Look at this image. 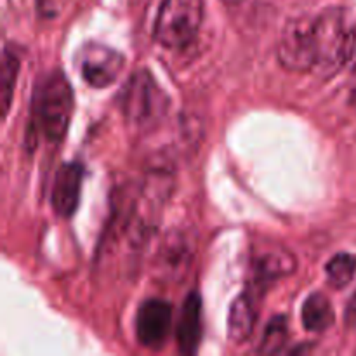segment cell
Listing matches in <instances>:
<instances>
[{
  "label": "cell",
  "mask_w": 356,
  "mask_h": 356,
  "mask_svg": "<svg viewBox=\"0 0 356 356\" xmlns=\"http://www.w3.org/2000/svg\"><path fill=\"white\" fill-rule=\"evenodd\" d=\"M117 104L125 120L139 131L155 127L169 111V97L148 70H138L129 76Z\"/></svg>",
  "instance_id": "cell-1"
},
{
  "label": "cell",
  "mask_w": 356,
  "mask_h": 356,
  "mask_svg": "<svg viewBox=\"0 0 356 356\" xmlns=\"http://www.w3.org/2000/svg\"><path fill=\"white\" fill-rule=\"evenodd\" d=\"M75 108V96L68 79L56 70L45 76L42 89L35 99V118L42 136L49 143H61L68 132L70 122Z\"/></svg>",
  "instance_id": "cell-2"
},
{
  "label": "cell",
  "mask_w": 356,
  "mask_h": 356,
  "mask_svg": "<svg viewBox=\"0 0 356 356\" xmlns=\"http://www.w3.org/2000/svg\"><path fill=\"white\" fill-rule=\"evenodd\" d=\"M204 21V0H163L153 37L165 49H184L197 38Z\"/></svg>",
  "instance_id": "cell-3"
},
{
  "label": "cell",
  "mask_w": 356,
  "mask_h": 356,
  "mask_svg": "<svg viewBox=\"0 0 356 356\" xmlns=\"http://www.w3.org/2000/svg\"><path fill=\"white\" fill-rule=\"evenodd\" d=\"M278 63L294 73L313 72L316 65V45L313 17L302 16L289 21L277 45Z\"/></svg>",
  "instance_id": "cell-4"
},
{
  "label": "cell",
  "mask_w": 356,
  "mask_h": 356,
  "mask_svg": "<svg viewBox=\"0 0 356 356\" xmlns=\"http://www.w3.org/2000/svg\"><path fill=\"white\" fill-rule=\"evenodd\" d=\"M80 75L94 89H106L117 82L124 72L125 58L122 52L99 44L89 42L80 51Z\"/></svg>",
  "instance_id": "cell-5"
},
{
  "label": "cell",
  "mask_w": 356,
  "mask_h": 356,
  "mask_svg": "<svg viewBox=\"0 0 356 356\" xmlns=\"http://www.w3.org/2000/svg\"><path fill=\"white\" fill-rule=\"evenodd\" d=\"M172 325V306L163 299H146L136 316V337L139 344L159 350L165 344Z\"/></svg>",
  "instance_id": "cell-6"
},
{
  "label": "cell",
  "mask_w": 356,
  "mask_h": 356,
  "mask_svg": "<svg viewBox=\"0 0 356 356\" xmlns=\"http://www.w3.org/2000/svg\"><path fill=\"white\" fill-rule=\"evenodd\" d=\"M193 263V243L183 232H170L160 243L155 271L163 282H179Z\"/></svg>",
  "instance_id": "cell-7"
},
{
  "label": "cell",
  "mask_w": 356,
  "mask_h": 356,
  "mask_svg": "<svg viewBox=\"0 0 356 356\" xmlns=\"http://www.w3.org/2000/svg\"><path fill=\"white\" fill-rule=\"evenodd\" d=\"M83 167L76 162H66L58 169L52 184L51 204L52 211L59 218H72L80 204L82 193Z\"/></svg>",
  "instance_id": "cell-8"
},
{
  "label": "cell",
  "mask_w": 356,
  "mask_h": 356,
  "mask_svg": "<svg viewBox=\"0 0 356 356\" xmlns=\"http://www.w3.org/2000/svg\"><path fill=\"white\" fill-rule=\"evenodd\" d=\"M298 268L294 254L282 247H268L252 257V273L256 285H270L292 275Z\"/></svg>",
  "instance_id": "cell-9"
},
{
  "label": "cell",
  "mask_w": 356,
  "mask_h": 356,
  "mask_svg": "<svg viewBox=\"0 0 356 356\" xmlns=\"http://www.w3.org/2000/svg\"><path fill=\"white\" fill-rule=\"evenodd\" d=\"M177 346L184 355H193L202 341V298L197 291L186 296L177 322Z\"/></svg>",
  "instance_id": "cell-10"
},
{
  "label": "cell",
  "mask_w": 356,
  "mask_h": 356,
  "mask_svg": "<svg viewBox=\"0 0 356 356\" xmlns=\"http://www.w3.org/2000/svg\"><path fill=\"white\" fill-rule=\"evenodd\" d=\"M257 322V301L250 292L236 296L229 308L228 336L235 344H243L252 334Z\"/></svg>",
  "instance_id": "cell-11"
},
{
  "label": "cell",
  "mask_w": 356,
  "mask_h": 356,
  "mask_svg": "<svg viewBox=\"0 0 356 356\" xmlns=\"http://www.w3.org/2000/svg\"><path fill=\"white\" fill-rule=\"evenodd\" d=\"M302 327L308 332H325L334 323V309L329 298L322 292H313L306 298L301 312Z\"/></svg>",
  "instance_id": "cell-12"
},
{
  "label": "cell",
  "mask_w": 356,
  "mask_h": 356,
  "mask_svg": "<svg viewBox=\"0 0 356 356\" xmlns=\"http://www.w3.org/2000/svg\"><path fill=\"white\" fill-rule=\"evenodd\" d=\"M19 66V52L13 49V45H6L2 52V68H0V106H2L3 118L9 113L10 103H13L14 87H16Z\"/></svg>",
  "instance_id": "cell-13"
},
{
  "label": "cell",
  "mask_w": 356,
  "mask_h": 356,
  "mask_svg": "<svg viewBox=\"0 0 356 356\" xmlns=\"http://www.w3.org/2000/svg\"><path fill=\"white\" fill-rule=\"evenodd\" d=\"M327 282L336 289H344L351 284L356 275V256L355 254L339 252L327 263L325 266Z\"/></svg>",
  "instance_id": "cell-14"
},
{
  "label": "cell",
  "mask_w": 356,
  "mask_h": 356,
  "mask_svg": "<svg viewBox=\"0 0 356 356\" xmlns=\"http://www.w3.org/2000/svg\"><path fill=\"white\" fill-rule=\"evenodd\" d=\"M287 318L282 315L275 316V318L270 320V323L266 325V330L263 334V339H261L259 344V353L273 355L278 353V351L284 350L285 343H287Z\"/></svg>",
  "instance_id": "cell-15"
},
{
  "label": "cell",
  "mask_w": 356,
  "mask_h": 356,
  "mask_svg": "<svg viewBox=\"0 0 356 356\" xmlns=\"http://www.w3.org/2000/svg\"><path fill=\"white\" fill-rule=\"evenodd\" d=\"M346 327L351 330H356V292L346 308Z\"/></svg>",
  "instance_id": "cell-16"
},
{
  "label": "cell",
  "mask_w": 356,
  "mask_h": 356,
  "mask_svg": "<svg viewBox=\"0 0 356 356\" xmlns=\"http://www.w3.org/2000/svg\"><path fill=\"white\" fill-rule=\"evenodd\" d=\"M225 3H228V6H236V3H240L242 0H222Z\"/></svg>",
  "instance_id": "cell-17"
},
{
  "label": "cell",
  "mask_w": 356,
  "mask_h": 356,
  "mask_svg": "<svg viewBox=\"0 0 356 356\" xmlns=\"http://www.w3.org/2000/svg\"><path fill=\"white\" fill-rule=\"evenodd\" d=\"M353 101H355V104H356V90H355V96H353Z\"/></svg>",
  "instance_id": "cell-18"
}]
</instances>
